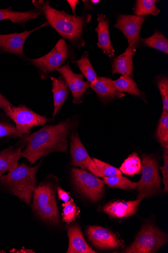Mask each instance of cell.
I'll return each mask as SVG.
<instances>
[{
  "mask_svg": "<svg viewBox=\"0 0 168 253\" xmlns=\"http://www.w3.org/2000/svg\"><path fill=\"white\" fill-rule=\"evenodd\" d=\"M146 16L119 14L114 27L121 30L128 40L129 47L135 50L139 42L140 32ZM136 51V50H135Z\"/></svg>",
  "mask_w": 168,
  "mask_h": 253,
  "instance_id": "11",
  "label": "cell"
},
{
  "mask_svg": "<svg viewBox=\"0 0 168 253\" xmlns=\"http://www.w3.org/2000/svg\"><path fill=\"white\" fill-rule=\"evenodd\" d=\"M67 1L70 5V7L72 10V12L73 13V15L76 16V6L79 3V1H78V0H71H71H68V1Z\"/></svg>",
  "mask_w": 168,
  "mask_h": 253,
  "instance_id": "37",
  "label": "cell"
},
{
  "mask_svg": "<svg viewBox=\"0 0 168 253\" xmlns=\"http://www.w3.org/2000/svg\"><path fill=\"white\" fill-rule=\"evenodd\" d=\"M71 61L78 67L81 74L85 77L90 84L97 81L98 79L97 74L96 73L90 63L89 54L87 52L82 55L80 60Z\"/></svg>",
  "mask_w": 168,
  "mask_h": 253,
  "instance_id": "26",
  "label": "cell"
},
{
  "mask_svg": "<svg viewBox=\"0 0 168 253\" xmlns=\"http://www.w3.org/2000/svg\"><path fill=\"white\" fill-rule=\"evenodd\" d=\"M168 241L167 234L152 225H144L134 242L123 253H155Z\"/></svg>",
  "mask_w": 168,
  "mask_h": 253,
  "instance_id": "6",
  "label": "cell"
},
{
  "mask_svg": "<svg viewBox=\"0 0 168 253\" xmlns=\"http://www.w3.org/2000/svg\"><path fill=\"white\" fill-rule=\"evenodd\" d=\"M117 88L122 93L140 98L146 102L145 94L139 89L134 81L129 76H122L118 80L113 81Z\"/></svg>",
  "mask_w": 168,
  "mask_h": 253,
  "instance_id": "23",
  "label": "cell"
},
{
  "mask_svg": "<svg viewBox=\"0 0 168 253\" xmlns=\"http://www.w3.org/2000/svg\"><path fill=\"white\" fill-rule=\"evenodd\" d=\"M63 206V221L67 223H70L75 220L77 217L80 213V210L78 207L74 203L73 199L64 203Z\"/></svg>",
  "mask_w": 168,
  "mask_h": 253,
  "instance_id": "31",
  "label": "cell"
},
{
  "mask_svg": "<svg viewBox=\"0 0 168 253\" xmlns=\"http://www.w3.org/2000/svg\"><path fill=\"white\" fill-rule=\"evenodd\" d=\"M23 149V146L15 144L0 151V177L19 166Z\"/></svg>",
  "mask_w": 168,
  "mask_h": 253,
  "instance_id": "15",
  "label": "cell"
},
{
  "mask_svg": "<svg viewBox=\"0 0 168 253\" xmlns=\"http://www.w3.org/2000/svg\"><path fill=\"white\" fill-rule=\"evenodd\" d=\"M52 81V92L54 97V111L53 120L60 112L69 96V89L66 82L62 76L51 77Z\"/></svg>",
  "mask_w": 168,
  "mask_h": 253,
  "instance_id": "20",
  "label": "cell"
},
{
  "mask_svg": "<svg viewBox=\"0 0 168 253\" xmlns=\"http://www.w3.org/2000/svg\"><path fill=\"white\" fill-rule=\"evenodd\" d=\"M157 0H137L134 9V15L146 16L148 15H158L160 10L156 6Z\"/></svg>",
  "mask_w": 168,
  "mask_h": 253,
  "instance_id": "28",
  "label": "cell"
},
{
  "mask_svg": "<svg viewBox=\"0 0 168 253\" xmlns=\"http://www.w3.org/2000/svg\"><path fill=\"white\" fill-rule=\"evenodd\" d=\"M4 113L14 124L17 131L23 136L30 134L33 128L38 126H43L52 120L40 116L26 105H20L17 107L13 105L10 109L4 111Z\"/></svg>",
  "mask_w": 168,
  "mask_h": 253,
  "instance_id": "7",
  "label": "cell"
},
{
  "mask_svg": "<svg viewBox=\"0 0 168 253\" xmlns=\"http://www.w3.org/2000/svg\"><path fill=\"white\" fill-rule=\"evenodd\" d=\"M135 52V50L129 47L124 53L114 59L112 65V74L133 77V57Z\"/></svg>",
  "mask_w": 168,
  "mask_h": 253,
  "instance_id": "21",
  "label": "cell"
},
{
  "mask_svg": "<svg viewBox=\"0 0 168 253\" xmlns=\"http://www.w3.org/2000/svg\"><path fill=\"white\" fill-rule=\"evenodd\" d=\"M48 26L45 22L42 25L30 31L7 35L0 34V51L19 56H23L24 44L28 38L34 32Z\"/></svg>",
  "mask_w": 168,
  "mask_h": 253,
  "instance_id": "13",
  "label": "cell"
},
{
  "mask_svg": "<svg viewBox=\"0 0 168 253\" xmlns=\"http://www.w3.org/2000/svg\"><path fill=\"white\" fill-rule=\"evenodd\" d=\"M69 55L68 45L65 41L60 40L54 49L45 55L36 59H29L39 72L40 77L46 79L47 76L60 68Z\"/></svg>",
  "mask_w": 168,
  "mask_h": 253,
  "instance_id": "8",
  "label": "cell"
},
{
  "mask_svg": "<svg viewBox=\"0 0 168 253\" xmlns=\"http://www.w3.org/2000/svg\"><path fill=\"white\" fill-rule=\"evenodd\" d=\"M13 105L1 93H0V109L5 111L10 109Z\"/></svg>",
  "mask_w": 168,
  "mask_h": 253,
  "instance_id": "35",
  "label": "cell"
},
{
  "mask_svg": "<svg viewBox=\"0 0 168 253\" xmlns=\"http://www.w3.org/2000/svg\"><path fill=\"white\" fill-rule=\"evenodd\" d=\"M157 85L162 97L163 110L168 112V79L166 77H161L157 81Z\"/></svg>",
  "mask_w": 168,
  "mask_h": 253,
  "instance_id": "33",
  "label": "cell"
},
{
  "mask_svg": "<svg viewBox=\"0 0 168 253\" xmlns=\"http://www.w3.org/2000/svg\"><path fill=\"white\" fill-rule=\"evenodd\" d=\"M65 80L73 97V103L79 104L83 102L84 97L90 87V84L84 80L82 74H77L71 70L69 64L57 69Z\"/></svg>",
  "mask_w": 168,
  "mask_h": 253,
  "instance_id": "12",
  "label": "cell"
},
{
  "mask_svg": "<svg viewBox=\"0 0 168 253\" xmlns=\"http://www.w3.org/2000/svg\"><path fill=\"white\" fill-rule=\"evenodd\" d=\"M43 158L34 167L22 163L13 171L0 177V188L30 205L37 185L36 175Z\"/></svg>",
  "mask_w": 168,
  "mask_h": 253,
  "instance_id": "3",
  "label": "cell"
},
{
  "mask_svg": "<svg viewBox=\"0 0 168 253\" xmlns=\"http://www.w3.org/2000/svg\"><path fill=\"white\" fill-rule=\"evenodd\" d=\"M87 234L93 245L99 249H115L122 245L116 236L110 230L101 226H88Z\"/></svg>",
  "mask_w": 168,
  "mask_h": 253,
  "instance_id": "14",
  "label": "cell"
},
{
  "mask_svg": "<svg viewBox=\"0 0 168 253\" xmlns=\"http://www.w3.org/2000/svg\"><path fill=\"white\" fill-rule=\"evenodd\" d=\"M103 177L104 184L110 188L124 190H134L137 187V182H133L122 175Z\"/></svg>",
  "mask_w": 168,
  "mask_h": 253,
  "instance_id": "27",
  "label": "cell"
},
{
  "mask_svg": "<svg viewBox=\"0 0 168 253\" xmlns=\"http://www.w3.org/2000/svg\"><path fill=\"white\" fill-rule=\"evenodd\" d=\"M92 160L102 177L104 176L122 175V172L120 169L98 159L93 158Z\"/></svg>",
  "mask_w": 168,
  "mask_h": 253,
  "instance_id": "32",
  "label": "cell"
},
{
  "mask_svg": "<svg viewBox=\"0 0 168 253\" xmlns=\"http://www.w3.org/2000/svg\"><path fill=\"white\" fill-rule=\"evenodd\" d=\"M142 175L137 182V199L144 198L158 194L161 190V179L158 170V161L151 155L142 156Z\"/></svg>",
  "mask_w": 168,
  "mask_h": 253,
  "instance_id": "5",
  "label": "cell"
},
{
  "mask_svg": "<svg viewBox=\"0 0 168 253\" xmlns=\"http://www.w3.org/2000/svg\"><path fill=\"white\" fill-rule=\"evenodd\" d=\"M163 154L164 166L160 168L162 171L164 183V191L168 193V150L164 149Z\"/></svg>",
  "mask_w": 168,
  "mask_h": 253,
  "instance_id": "34",
  "label": "cell"
},
{
  "mask_svg": "<svg viewBox=\"0 0 168 253\" xmlns=\"http://www.w3.org/2000/svg\"><path fill=\"white\" fill-rule=\"evenodd\" d=\"M156 137L164 149L168 150V112L163 111L157 127Z\"/></svg>",
  "mask_w": 168,
  "mask_h": 253,
  "instance_id": "30",
  "label": "cell"
},
{
  "mask_svg": "<svg viewBox=\"0 0 168 253\" xmlns=\"http://www.w3.org/2000/svg\"><path fill=\"white\" fill-rule=\"evenodd\" d=\"M41 13L38 9L26 12H16L10 7L7 9H0V21L9 19L14 24L24 25L31 19L37 18Z\"/></svg>",
  "mask_w": 168,
  "mask_h": 253,
  "instance_id": "22",
  "label": "cell"
},
{
  "mask_svg": "<svg viewBox=\"0 0 168 253\" xmlns=\"http://www.w3.org/2000/svg\"><path fill=\"white\" fill-rule=\"evenodd\" d=\"M69 245L67 253H96L85 241L79 224L67 225Z\"/></svg>",
  "mask_w": 168,
  "mask_h": 253,
  "instance_id": "18",
  "label": "cell"
},
{
  "mask_svg": "<svg viewBox=\"0 0 168 253\" xmlns=\"http://www.w3.org/2000/svg\"><path fill=\"white\" fill-rule=\"evenodd\" d=\"M98 21V26L96 29V31L98 34V44L104 54L112 58L115 56V53L110 41L109 19L104 14H99Z\"/></svg>",
  "mask_w": 168,
  "mask_h": 253,
  "instance_id": "19",
  "label": "cell"
},
{
  "mask_svg": "<svg viewBox=\"0 0 168 253\" xmlns=\"http://www.w3.org/2000/svg\"><path fill=\"white\" fill-rule=\"evenodd\" d=\"M36 9L43 13L48 25L51 26L63 38L79 49L85 45L83 33L92 16L86 14L81 16L70 15L65 10L59 11L51 6L49 1H34Z\"/></svg>",
  "mask_w": 168,
  "mask_h": 253,
  "instance_id": "2",
  "label": "cell"
},
{
  "mask_svg": "<svg viewBox=\"0 0 168 253\" xmlns=\"http://www.w3.org/2000/svg\"><path fill=\"white\" fill-rule=\"evenodd\" d=\"M78 124L76 119H68L57 125L44 126L32 134L22 136L16 144L25 148L22 157L33 165L52 153H67V138Z\"/></svg>",
  "mask_w": 168,
  "mask_h": 253,
  "instance_id": "1",
  "label": "cell"
},
{
  "mask_svg": "<svg viewBox=\"0 0 168 253\" xmlns=\"http://www.w3.org/2000/svg\"><path fill=\"white\" fill-rule=\"evenodd\" d=\"M120 170L127 175L134 176L141 173L142 165L136 153L131 154L122 164Z\"/></svg>",
  "mask_w": 168,
  "mask_h": 253,
  "instance_id": "29",
  "label": "cell"
},
{
  "mask_svg": "<svg viewBox=\"0 0 168 253\" xmlns=\"http://www.w3.org/2000/svg\"><path fill=\"white\" fill-rule=\"evenodd\" d=\"M91 2L94 4H97L99 3H100V1H99V0H98V1H95V0H92V1H91Z\"/></svg>",
  "mask_w": 168,
  "mask_h": 253,
  "instance_id": "39",
  "label": "cell"
},
{
  "mask_svg": "<svg viewBox=\"0 0 168 253\" xmlns=\"http://www.w3.org/2000/svg\"><path fill=\"white\" fill-rule=\"evenodd\" d=\"M71 165L81 169L89 170L98 177H102L100 171L93 162L85 147L83 145L78 132L74 131L70 136Z\"/></svg>",
  "mask_w": 168,
  "mask_h": 253,
  "instance_id": "10",
  "label": "cell"
},
{
  "mask_svg": "<svg viewBox=\"0 0 168 253\" xmlns=\"http://www.w3.org/2000/svg\"><path fill=\"white\" fill-rule=\"evenodd\" d=\"M142 200L131 201H115L104 206L103 211L114 218H126L135 213Z\"/></svg>",
  "mask_w": 168,
  "mask_h": 253,
  "instance_id": "17",
  "label": "cell"
},
{
  "mask_svg": "<svg viewBox=\"0 0 168 253\" xmlns=\"http://www.w3.org/2000/svg\"><path fill=\"white\" fill-rule=\"evenodd\" d=\"M139 42L146 47L153 48L166 54H168V40L157 30L154 34L149 38H140Z\"/></svg>",
  "mask_w": 168,
  "mask_h": 253,
  "instance_id": "25",
  "label": "cell"
},
{
  "mask_svg": "<svg viewBox=\"0 0 168 253\" xmlns=\"http://www.w3.org/2000/svg\"><path fill=\"white\" fill-rule=\"evenodd\" d=\"M22 136L6 114L0 113V142L20 139Z\"/></svg>",
  "mask_w": 168,
  "mask_h": 253,
  "instance_id": "24",
  "label": "cell"
},
{
  "mask_svg": "<svg viewBox=\"0 0 168 253\" xmlns=\"http://www.w3.org/2000/svg\"><path fill=\"white\" fill-rule=\"evenodd\" d=\"M57 192L59 199L64 203L68 202L71 198L69 193L63 190L60 187L57 188Z\"/></svg>",
  "mask_w": 168,
  "mask_h": 253,
  "instance_id": "36",
  "label": "cell"
},
{
  "mask_svg": "<svg viewBox=\"0 0 168 253\" xmlns=\"http://www.w3.org/2000/svg\"><path fill=\"white\" fill-rule=\"evenodd\" d=\"M72 179L77 189L93 202L101 199L104 191V183L94 174L86 170L73 168L71 170Z\"/></svg>",
  "mask_w": 168,
  "mask_h": 253,
  "instance_id": "9",
  "label": "cell"
},
{
  "mask_svg": "<svg viewBox=\"0 0 168 253\" xmlns=\"http://www.w3.org/2000/svg\"><path fill=\"white\" fill-rule=\"evenodd\" d=\"M90 87L103 102H108L114 99L122 98L125 96L124 93H122L117 88L113 81L110 78H98L97 82L90 84Z\"/></svg>",
  "mask_w": 168,
  "mask_h": 253,
  "instance_id": "16",
  "label": "cell"
},
{
  "mask_svg": "<svg viewBox=\"0 0 168 253\" xmlns=\"http://www.w3.org/2000/svg\"><path fill=\"white\" fill-rule=\"evenodd\" d=\"M11 253H35L33 250L27 249L25 247H22L19 249H13L10 251Z\"/></svg>",
  "mask_w": 168,
  "mask_h": 253,
  "instance_id": "38",
  "label": "cell"
},
{
  "mask_svg": "<svg viewBox=\"0 0 168 253\" xmlns=\"http://www.w3.org/2000/svg\"><path fill=\"white\" fill-rule=\"evenodd\" d=\"M56 180L52 176L48 177L36 186L33 194V211L44 222L51 225H58L60 222L56 199Z\"/></svg>",
  "mask_w": 168,
  "mask_h": 253,
  "instance_id": "4",
  "label": "cell"
},
{
  "mask_svg": "<svg viewBox=\"0 0 168 253\" xmlns=\"http://www.w3.org/2000/svg\"><path fill=\"white\" fill-rule=\"evenodd\" d=\"M6 253V252L4 251H3V250H0V253Z\"/></svg>",
  "mask_w": 168,
  "mask_h": 253,
  "instance_id": "40",
  "label": "cell"
}]
</instances>
